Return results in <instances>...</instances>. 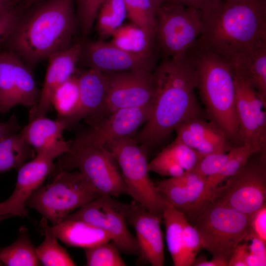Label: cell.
Instances as JSON below:
<instances>
[{
    "label": "cell",
    "mask_w": 266,
    "mask_h": 266,
    "mask_svg": "<svg viewBox=\"0 0 266 266\" xmlns=\"http://www.w3.org/2000/svg\"><path fill=\"white\" fill-rule=\"evenodd\" d=\"M112 197L101 196L69 214L65 219L85 221L107 233L120 252L139 256L135 237L129 230L122 214L114 205Z\"/></svg>",
    "instance_id": "cell-13"
},
{
    "label": "cell",
    "mask_w": 266,
    "mask_h": 266,
    "mask_svg": "<svg viewBox=\"0 0 266 266\" xmlns=\"http://www.w3.org/2000/svg\"><path fill=\"white\" fill-rule=\"evenodd\" d=\"M231 155V149L227 153L206 155L202 157L196 168L206 179L218 172L227 163Z\"/></svg>",
    "instance_id": "cell-42"
},
{
    "label": "cell",
    "mask_w": 266,
    "mask_h": 266,
    "mask_svg": "<svg viewBox=\"0 0 266 266\" xmlns=\"http://www.w3.org/2000/svg\"><path fill=\"white\" fill-rule=\"evenodd\" d=\"M230 64L234 74L253 87L266 103V41L238 56Z\"/></svg>",
    "instance_id": "cell-22"
},
{
    "label": "cell",
    "mask_w": 266,
    "mask_h": 266,
    "mask_svg": "<svg viewBox=\"0 0 266 266\" xmlns=\"http://www.w3.org/2000/svg\"><path fill=\"white\" fill-rule=\"evenodd\" d=\"M79 101L75 112L65 122L68 129L79 120L92 117L103 106L107 84L104 72L89 68L78 72Z\"/></svg>",
    "instance_id": "cell-21"
},
{
    "label": "cell",
    "mask_w": 266,
    "mask_h": 266,
    "mask_svg": "<svg viewBox=\"0 0 266 266\" xmlns=\"http://www.w3.org/2000/svg\"><path fill=\"white\" fill-rule=\"evenodd\" d=\"M33 244L28 230L21 227L15 241L10 245L0 249V260L7 266H37L41 265Z\"/></svg>",
    "instance_id": "cell-27"
},
{
    "label": "cell",
    "mask_w": 266,
    "mask_h": 266,
    "mask_svg": "<svg viewBox=\"0 0 266 266\" xmlns=\"http://www.w3.org/2000/svg\"><path fill=\"white\" fill-rule=\"evenodd\" d=\"M20 0H0V8H5L15 4Z\"/></svg>",
    "instance_id": "cell-52"
},
{
    "label": "cell",
    "mask_w": 266,
    "mask_h": 266,
    "mask_svg": "<svg viewBox=\"0 0 266 266\" xmlns=\"http://www.w3.org/2000/svg\"><path fill=\"white\" fill-rule=\"evenodd\" d=\"M178 0H166V2H177Z\"/></svg>",
    "instance_id": "cell-55"
},
{
    "label": "cell",
    "mask_w": 266,
    "mask_h": 266,
    "mask_svg": "<svg viewBox=\"0 0 266 266\" xmlns=\"http://www.w3.org/2000/svg\"><path fill=\"white\" fill-rule=\"evenodd\" d=\"M110 42L127 51L153 55L155 38L134 24H123L111 35Z\"/></svg>",
    "instance_id": "cell-28"
},
{
    "label": "cell",
    "mask_w": 266,
    "mask_h": 266,
    "mask_svg": "<svg viewBox=\"0 0 266 266\" xmlns=\"http://www.w3.org/2000/svg\"><path fill=\"white\" fill-rule=\"evenodd\" d=\"M66 129L63 120L42 116L29 121L20 133L36 153H45L54 160L70 150L71 142L63 136Z\"/></svg>",
    "instance_id": "cell-20"
},
{
    "label": "cell",
    "mask_w": 266,
    "mask_h": 266,
    "mask_svg": "<svg viewBox=\"0 0 266 266\" xmlns=\"http://www.w3.org/2000/svg\"><path fill=\"white\" fill-rule=\"evenodd\" d=\"M40 227L44 239L35 249L41 265L45 266H76L66 250L58 243V238L52 232L47 220L42 217Z\"/></svg>",
    "instance_id": "cell-29"
},
{
    "label": "cell",
    "mask_w": 266,
    "mask_h": 266,
    "mask_svg": "<svg viewBox=\"0 0 266 266\" xmlns=\"http://www.w3.org/2000/svg\"><path fill=\"white\" fill-rule=\"evenodd\" d=\"M3 9V8H0V9Z\"/></svg>",
    "instance_id": "cell-57"
},
{
    "label": "cell",
    "mask_w": 266,
    "mask_h": 266,
    "mask_svg": "<svg viewBox=\"0 0 266 266\" xmlns=\"http://www.w3.org/2000/svg\"><path fill=\"white\" fill-rule=\"evenodd\" d=\"M105 148L120 168L127 194L151 213L162 218L166 200L150 179L147 151L131 136L112 141Z\"/></svg>",
    "instance_id": "cell-7"
},
{
    "label": "cell",
    "mask_w": 266,
    "mask_h": 266,
    "mask_svg": "<svg viewBox=\"0 0 266 266\" xmlns=\"http://www.w3.org/2000/svg\"><path fill=\"white\" fill-rule=\"evenodd\" d=\"M248 252L247 244L239 243L231 256L228 266H247L246 259Z\"/></svg>",
    "instance_id": "cell-45"
},
{
    "label": "cell",
    "mask_w": 266,
    "mask_h": 266,
    "mask_svg": "<svg viewBox=\"0 0 266 266\" xmlns=\"http://www.w3.org/2000/svg\"><path fill=\"white\" fill-rule=\"evenodd\" d=\"M114 205L122 214L127 224L134 228L138 244L139 262L153 266L165 264L164 242L160 227L161 218L133 200L124 203L112 198Z\"/></svg>",
    "instance_id": "cell-14"
},
{
    "label": "cell",
    "mask_w": 266,
    "mask_h": 266,
    "mask_svg": "<svg viewBox=\"0 0 266 266\" xmlns=\"http://www.w3.org/2000/svg\"><path fill=\"white\" fill-rule=\"evenodd\" d=\"M156 187L166 201L184 213L187 217L190 205L182 175L161 180Z\"/></svg>",
    "instance_id": "cell-35"
},
{
    "label": "cell",
    "mask_w": 266,
    "mask_h": 266,
    "mask_svg": "<svg viewBox=\"0 0 266 266\" xmlns=\"http://www.w3.org/2000/svg\"><path fill=\"white\" fill-rule=\"evenodd\" d=\"M13 52L0 53V113H5L19 105L12 68Z\"/></svg>",
    "instance_id": "cell-33"
},
{
    "label": "cell",
    "mask_w": 266,
    "mask_h": 266,
    "mask_svg": "<svg viewBox=\"0 0 266 266\" xmlns=\"http://www.w3.org/2000/svg\"><path fill=\"white\" fill-rule=\"evenodd\" d=\"M256 237L266 243V205L264 204L251 216L250 232L246 241Z\"/></svg>",
    "instance_id": "cell-44"
},
{
    "label": "cell",
    "mask_w": 266,
    "mask_h": 266,
    "mask_svg": "<svg viewBox=\"0 0 266 266\" xmlns=\"http://www.w3.org/2000/svg\"><path fill=\"white\" fill-rule=\"evenodd\" d=\"M201 14L198 40L229 63L266 41V0L224 1Z\"/></svg>",
    "instance_id": "cell-3"
},
{
    "label": "cell",
    "mask_w": 266,
    "mask_h": 266,
    "mask_svg": "<svg viewBox=\"0 0 266 266\" xmlns=\"http://www.w3.org/2000/svg\"><path fill=\"white\" fill-rule=\"evenodd\" d=\"M192 266H228V262L222 260L212 258L208 261L203 257L196 258Z\"/></svg>",
    "instance_id": "cell-49"
},
{
    "label": "cell",
    "mask_w": 266,
    "mask_h": 266,
    "mask_svg": "<svg viewBox=\"0 0 266 266\" xmlns=\"http://www.w3.org/2000/svg\"><path fill=\"white\" fill-rule=\"evenodd\" d=\"M22 11L18 4L0 9V44L10 35Z\"/></svg>",
    "instance_id": "cell-43"
},
{
    "label": "cell",
    "mask_w": 266,
    "mask_h": 266,
    "mask_svg": "<svg viewBox=\"0 0 266 266\" xmlns=\"http://www.w3.org/2000/svg\"><path fill=\"white\" fill-rule=\"evenodd\" d=\"M231 152V156L225 166L218 172L206 179L203 193L192 217L194 218L210 202L221 183L235 174L245 164L252 155L258 153L255 149L244 145L233 147Z\"/></svg>",
    "instance_id": "cell-24"
},
{
    "label": "cell",
    "mask_w": 266,
    "mask_h": 266,
    "mask_svg": "<svg viewBox=\"0 0 266 266\" xmlns=\"http://www.w3.org/2000/svg\"><path fill=\"white\" fill-rule=\"evenodd\" d=\"M246 263L247 266H265L266 261H264L258 257L248 252Z\"/></svg>",
    "instance_id": "cell-50"
},
{
    "label": "cell",
    "mask_w": 266,
    "mask_h": 266,
    "mask_svg": "<svg viewBox=\"0 0 266 266\" xmlns=\"http://www.w3.org/2000/svg\"><path fill=\"white\" fill-rule=\"evenodd\" d=\"M80 61L90 68L104 72L152 71L155 62L154 55L133 53L100 40L82 44Z\"/></svg>",
    "instance_id": "cell-15"
},
{
    "label": "cell",
    "mask_w": 266,
    "mask_h": 266,
    "mask_svg": "<svg viewBox=\"0 0 266 266\" xmlns=\"http://www.w3.org/2000/svg\"><path fill=\"white\" fill-rule=\"evenodd\" d=\"M155 39L164 54L184 58L202 32L201 12L178 2H165L156 9Z\"/></svg>",
    "instance_id": "cell-9"
},
{
    "label": "cell",
    "mask_w": 266,
    "mask_h": 266,
    "mask_svg": "<svg viewBox=\"0 0 266 266\" xmlns=\"http://www.w3.org/2000/svg\"><path fill=\"white\" fill-rule=\"evenodd\" d=\"M163 150L185 171L195 168L202 156L177 138Z\"/></svg>",
    "instance_id": "cell-37"
},
{
    "label": "cell",
    "mask_w": 266,
    "mask_h": 266,
    "mask_svg": "<svg viewBox=\"0 0 266 266\" xmlns=\"http://www.w3.org/2000/svg\"><path fill=\"white\" fill-rule=\"evenodd\" d=\"M44 0H20L18 4L22 10Z\"/></svg>",
    "instance_id": "cell-51"
},
{
    "label": "cell",
    "mask_w": 266,
    "mask_h": 266,
    "mask_svg": "<svg viewBox=\"0 0 266 266\" xmlns=\"http://www.w3.org/2000/svg\"><path fill=\"white\" fill-rule=\"evenodd\" d=\"M187 192L190 209L188 215L192 217L203 193L206 178L195 167L185 171L182 174Z\"/></svg>",
    "instance_id": "cell-40"
},
{
    "label": "cell",
    "mask_w": 266,
    "mask_h": 266,
    "mask_svg": "<svg viewBox=\"0 0 266 266\" xmlns=\"http://www.w3.org/2000/svg\"><path fill=\"white\" fill-rule=\"evenodd\" d=\"M117 163L105 148L99 147L78 137L71 142L70 150L60 156L59 170L77 168L100 196L127 194L126 187Z\"/></svg>",
    "instance_id": "cell-8"
},
{
    "label": "cell",
    "mask_w": 266,
    "mask_h": 266,
    "mask_svg": "<svg viewBox=\"0 0 266 266\" xmlns=\"http://www.w3.org/2000/svg\"><path fill=\"white\" fill-rule=\"evenodd\" d=\"M82 43L76 42L68 48L50 56L43 86L37 104L31 108L29 121L45 116L53 105L56 90L75 73L81 54Z\"/></svg>",
    "instance_id": "cell-18"
},
{
    "label": "cell",
    "mask_w": 266,
    "mask_h": 266,
    "mask_svg": "<svg viewBox=\"0 0 266 266\" xmlns=\"http://www.w3.org/2000/svg\"><path fill=\"white\" fill-rule=\"evenodd\" d=\"M127 16L124 0H104L98 12L96 30L100 40L111 36Z\"/></svg>",
    "instance_id": "cell-30"
},
{
    "label": "cell",
    "mask_w": 266,
    "mask_h": 266,
    "mask_svg": "<svg viewBox=\"0 0 266 266\" xmlns=\"http://www.w3.org/2000/svg\"><path fill=\"white\" fill-rule=\"evenodd\" d=\"M12 68L19 104L31 108L37 104L40 93L30 69L14 52Z\"/></svg>",
    "instance_id": "cell-32"
},
{
    "label": "cell",
    "mask_w": 266,
    "mask_h": 266,
    "mask_svg": "<svg viewBox=\"0 0 266 266\" xmlns=\"http://www.w3.org/2000/svg\"><path fill=\"white\" fill-rule=\"evenodd\" d=\"M79 101L78 74L77 71L55 91L52 103L58 120L65 122L76 111Z\"/></svg>",
    "instance_id": "cell-31"
},
{
    "label": "cell",
    "mask_w": 266,
    "mask_h": 266,
    "mask_svg": "<svg viewBox=\"0 0 266 266\" xmlns=\"http://www.w3.org/2000/svg\"><path fill=\"white\" fill-rule=\"evenodd\" d=\"M53 160L44 153H37L18 168L14 191L7 200L0 201V215L29 218L26 202L55 169Z\"/></svg>",
    "instance_id": "cell-16"
},
{
    "label": "cell",
    "mask_w": 266,
    "mask_h": 266,
    "mask_svg": "<svg viewBox=\"0 0 266 266\" xmlns=\"http://www.w3.org/2000/svg\"><path fill=\"white\" fill-rule=\"evenodd\" d=\"M182 247V266H192L202 247L198 232L188 219L183 227Z\"/></svg>",
    "instance_id": "cell-39"
},
{
    "label": "cell",
    "mask_w": 266,
    "mask_h": 266,
    "mask_svg": "<svg viewBox=\"0 0 266 266\" xmlns=\"http://www.w3.org/2000/svg\"><path fill=\"white\" fill-rule=\"evenodd\" d=\"M252 156L223 185L216 189L210 201L222 203L248 215L266 203V151L256 153L253 159Z\"/></svg>",
    "instance_id": "cell-10"
},
{
    "label": "cell",
    "mask_w": 266,
    "mask_h": 266,
    "mask_svg": "<svg viewBox=\"0 0 266 266\" xmlns=\"http://www.w3.org/2000/svg\"><path fill=\"white\" fill-rule=\"evenodd\" d=\"M186 57L210 121L223 131L233 146L239 145L234 73L229 62L198 40Z\"/></svg>",
    "instance_id": "cell-4"
},
{
    "label": "cell",
    "mask_w": 266,
    "mask_h": 266,
    "mask_svg": "<svg viewBox=\"0 0 266 266\" xmlns=\"http://www.w3.org/2000/svg\"><path fill=\"white\" fill-rule=\"evenodd\" d=\"M174 131L176 138L202 157L227 153L233 147L223 131L214 122L204 120L202 116L184 121Z\"/></svg>",
    "instance_id": "cell-19"
},
{
    "label": "cell",
    "mask_w": 266,
    "mask_h": 266,
    "mask_svg": "<svg viewBox=\"0 0 266 266\" xmlns=\"http://www.w3.org/2000/svg\"><path fill=\"white\" fill-rule=\"evenodd\" d=\"M104 0H74L76 19L84 37L91 31L99 8Z\"/></svg>",
    "instance_id": "cell-38"
},
{
    "label": "cell",
    "mask_w": 266,
    "mask_h": 266,
    "mask_svg": "<svg viewBox=\"0 0 266 266\" xmlns=\"http://www.w3.org/2000/svg\"><path fill=\"white\" fill-rule=\"evenodd\" d=\"M150 171L170 177L180 176L185 170L163 150L148 162Z\"/></svg>",
    "instance_id": "cell-41"
},
{
    "label": "cell",
    "mask_w": 266,
    "mask_h": 266,
    "mask_svg": "<svg viewBox=\"0 0 266 266\" xmlns=\"http://www.w3.org/2000/svg\"><path fill=\"white\" fill-rule=\"evenodd\" d=\"M104 72L107 84L105 100L95 115L85 120L91 126L119 109L139 107L153 102L156 82L152 71Z\"/></svg>",
    "instance_id": "cell-11"
},
{
    "label": "cell",
    "mask_w": 266,
    "mask_h": 266,
    "mask_svg": "<svg viewBox=\"0 0 266 266\" xmlns=\"http://www.w3.org/2000/svg\"><path fill=\"white\" fill-rule=\"evenodd\" d=\"M239 145L266 151V103L255 89L234 74Z\"/></svg>",
    "instance_id": "cell-12"
},
{
    "label": "cell",
    "mask_w": 266,
    "mask_h": 266,
    "mask_svg": "<svg viewBox=\"0 0 266 266\" xmlns=\"http://www.w3.org/2000/svg\"><path fill=\"white\" fill-rule=\"evenodd\" d=\"M153 72L156 90L151 114L133 137L147 151L161 143L184 121L202 115L195 94V71L186 56L169 58Z\"/></svg>",
    "instance_id": "cell-1"
},
{
    "label": "cell",
    "mask_w": 266,
    "mask_h": 266,
    "mask_svg": "<svg viewBox=\"0 0 266 266\" xmlns=\"http://www.w3.org/2000/svg\"><path fill=\"white\" fill-rule=\"evenodd\" d=\"M225 0H178L177 2L184 5L194 8L203 12L208 10Z\"/></svg>",
    "instance_id": "cell-46"
},
{
    "label": "cell",
    "mask_w": 266,
    "mask_h": 266,
    "mask_svg": "<svg viewBox=\"0 0 266 266\" xmlns=\"http://www.w3.org/2000/svg\"><path fill=\"white\" fill-rule=\"evenodd\" d=\"M86 266H125L116 245L111 241L84 249Z\"/></svg>",
    "instance_id": "cell-36"
},
{
    "label": "cell",
    "mask_w": 266,
    "mask_h": 266,
    "mask_svg": "<svg viewBox=\"0 0 266 266\" xmlns=\"http://www.w3.org/2000/svg\"><path fill=\"white\" fill-rule=\"evenodd\" d=\"M251 216L211 201L196 215L193 226L200 235L202 248L213 258L228 264L236 246L246 241L250 232Z\"/></svg>",
    "instance_id": "cell-5"
},
{
    "label": "cell",
    "mask_w": 266,
    "mask_h": 266,
    "mask_svg": "<svg viewBox=\"0 0 266 266\" xmlns=\"http://www.w3.org/2000/svg\"><path fill=\"white\" fill-rule=\"evenodd\" d=\"M101 196L78 170H59L53 180L41 185L26 205L38 211L52 226L62 222L74 211Z\"/></svg>",
    "instance_id": "cell-6"
},
{
    "label": "cell",
    "mask_w": 266,
    "mask_h": 266,
    "mask_svg": "<svg viewBox=\"0 0 266 266\" xmlns=\"http://www.w3.org/2000/svg\"><path fill=\"white\" fill-rule=\"evenodd\" d=\"M249 240L251 243L248 245L249 252L266 261V243L255 236L251 237Z\"/></svg>",
    "instance_id": "cell-48"
},
{
    "label": "cell",
    "mask_w": 266,
    "mask_h": 266,
    "mask_svg": "<svg viewBox=\"0 0 266 266\" xmlns=\"http://www.w3.org/2000/svg\"><path fill=\"white\" fill-rule=\"evenodd\" d=\"M21 129L16 116L13 114L9 119L0 122V139L9 134L17 133Z\"/></svg>",
    "instance_id": "cell-47"
},
{
    "label": "cell",
    "mask_w": 266,
    "mask_h": 266,
    "mask_svg": "<svg viewBox=\"0 0 266 266\" xmlns=\"http://www.w3.org/2000/svg\"><path fill=\"white\" fill-rule=\"evenodd\" d=\"M52 232L66 245L83 248L111 241L104 231L81 220L65 219L55 226H50Z\"/></svg>",
    "instance_id": "cell-23"
},
{
    "label": "cell",
    "mask_w": 266,
    "mask_h": 266,
    "mask_svg": "<svg viewBox=\"0 0 266 266\" xmlns=\"http://www.w3.org/2000/svg\"><path fill=\"white\" fill-rule=\"evenodd\" d=\"M3 266V264H2V263L1 262L0 260V266Z\"/></svg>",
    "instance_id": "cell-56"
},
{
    "label": "cell",
    "mask_w": 266,
    "mask_h": 266,
    "mask_svg": "<svg viewBox=\"0 0 266 266\" xmlns=\"http://www.w3.org/2000/svg\"><path fill=\"white\" fill-rule=\"evenodd\" d=\"M74 0H44L22 11L6 40L33 66L70 46L77 20Z\"/></svg>",
    "instance_id": "cell-2"
},
{
    "label": "cell",
    "mask_w": 266,
    "mask_h": 266,
    "mask_svg": "<svg viewBox=\"0 0 266 266\" xmlns=\"http://www.w3.org/2000/svg\"><path fill=\"white\" fill-rule=\"evenodd\" d=\"M151 1L156 9L166 2V0H151Z\"/></svg>",
    "instance_id": "cell-53"
},
{
    "label": "cell",
    "mask_w": 266,
    "mask_h": 266,
    "mask_svg": "<svg viewBox=\"0 0 266 266\" xmlns=\"http://www.w3.org/2000/svg\"><path fill=\"white\" fill-rule=\"evenodd\" d=\"M162 218L165 225L167 246L173 265L182 266L183 227L187 218L167 201Z\"/></svg>",
    "instance_id": "cell-26"
},
{
    "label": "cell",
    "mask_w": 266,
    "mask_h": 266,
    "mask_svg": "<svg viewBox=\"0 0 266 266\" xmlns=\"http://www.w3.org/2000/svg\"><path fill=\"white\" fill-rule=\"evenodd\" d=\"M34 152L20 133L0 139V174L19 168L26 161L34 157Z\"/></svg>",
    "instance_id": "cell-25"
},
{
    "label": "cell",
    "mask_w": 266,
    "mask_h": 266,
    "mask_svg": "<svg viewBox=\"0 0 266 266\" xmlns=\"http://www.w3.org/2000/svg\"><path fill=\"white\" fill-rule=\"evenodd\" d=\"M246 0H225V2L228 4H233L241 2Z\"/></svg>",
    "instance_id": "cell-54"
},
{
    "label": "cell",
    "mask_w": 266,
    "mask_h": 266,
    "mask_svg": "<svg viewBox=\"0 0 266 266\" xmlns=\"http://www.w3.org/2000/svg\"><path fill=\"white\" fill-rule=\"evenodd\" d=\"M153 103L116 110L92 125V130L78 138L88 144L105 148L112 141L130 136L148 121Z\"/></svg>",
    "instance_id": "cell-17"
},
{
    "label": "cell",
    "mask_w": 266,
    "mask_h": 266,
    "mask_svg": "<svg viewBox=\"0 0 266 266\" xmlns=\"http://www.w3.org/2000/svg\"><path fill=\"white\" fill-rule=\"evenodd\" d=\"M132 23L155 38L156 8L151 0H124Z\"/></svg>",
    "instance_id": "cell-34"
}]
</instances>
